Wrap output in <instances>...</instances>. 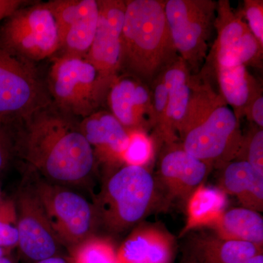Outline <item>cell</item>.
<instances>
[{
    "mask_svg": "<svg viewBox=\"0 0 263 263\" xmlns=\"http://www.w3.org/2000/svg\"><path fill=\"white\" fill-rule=\"evenodd\" d=\"M20 122L14 150L34 174L67 187L89 180L96 161L72 116L47 105Z\"/></svg>",
    "mask_w": 263,
    "mask_h": 263,
    "instance_id": "cell-1",
    "label": "cell"
},
{
    "mask_svg": "<svg viewBox=\"0 0 263 263\" xmlns=\"http://www.w3.org/2000/svg\"><path fill=\"white\" fill-rule=\"evenodd\" d=\"M243 136L239 119L219 92L194 76L191 101L179 133L183 149L212 169L222 168L236 158Z\"/></svg>",
    "mask_w": 263,
    "mask_h": 263,
    "instance_id": "cell-2",
    "label": "cell"
},
{
    "mask_svg": "<svg viewBox=\"0 0 263 263\" xmlns=\"http://www.w3.org/2000/svg\"><path fill=\"white\" fill-rule=\"evenodd\" d=\"M122 34L120 72L146 84L179 57L164 13V1L127 0Z\"/></svg>",
    "mask_w": 263,
    "mask_h": 263,
    "instance_id": "cell-3",
    "label": "cell"
},
{
    "mask_svg": "<svg viewBox=\"0 0 263 263\" xmlns=\"http://www.w3.org/2000/svg\"><path fill=\"white\" fill-rule=\"evenodd\" d=\"M110 172L92 205L97 224L119 234L149 214L158 201V190L146 167L124 164Z\"/></svg>",
    "mask_w": 263,
    "mask_h": 263,
    "instance_id": "cell-4",
    "label": "cell"
},
{
    "mask_svg": "<svg viewBox=\"0 0 263 263\" xmlns=\"http://www.w3.org/2000/svg\"><path fill=\"white\" fill-rule=\"evenodd\" d=\"M31 185L60 243L72 249L94 235L97 226L94 208L84 197L37 175Z\"/></svg>",
    "mask_w": 263,
    "mask_h": 263,
    "instance_id": "cell-5",
    "label": "cell"
},
{
    "mask_svg": "<svg viewBox=\"0 0 263 263\" xmlns=\"http://www.w3.org/2000/svg\"><path fill=\"white\" fill-rule=\"evenodd\" d=\"M217 2L167 0L164 13L178 55L190 71H197L207 58L209 41L216 18Z\"/></svg>",
    "mask_w": 263,
    "mask_h": 263,
    "instance_id": "cell-6",
    "label": "cell"
},
{
    "mask_svg": "<svg viewBox=\"0 0 263 263\" xmlns=\"http://www.w3.org/2000/svg\"><path fill=\"white\" fill-rule=\"evenodd\" d=\"M0 46L27 61H41L60 49L54 17L47 3L20 8L0 29Z\"/></svg>",
    "mask_w": 263,
    "mask_h": 263,
    "instance_id": "cell-7",
    "label": "cell"
},
{
    "mask_svg": "<svg viewBox=\"0 0 263 263\" xmlns=\"http://www.w3.org/2000/svg\"><path fill=\"white\" fill-rule=\"evenodd\" d=\"M98 27L85 60L98 73L96 95L99 105L107 98L110 85L120 73L122 34L126 3L98 0Z\"/></svg>",
    "mask_w": 263,
    "mask_h": 263,
    "instance_id": "cell-8",
    "label": "cell"
},
{
    "mask_svg": "<svg viewBox=\"0 0 263 263\" xmlns=\"http://www.w3.org/2000/svg\"><path fill=\"white\" fill-rule=\"evenodd\" d=\"M48 105L34 68L0 46V119L10 124Z\"/></svg>",
    "mask_w": 263,
    "mask_h": 263,
    "instance_id": "cell-9",
    "label": "cell"
},
{
    "mask_svg": "<svg viewBox=\"0 0 263 263\" xmlns=\"http://www.w3.org/2000/svg\"><path fill=\"white\" fill-rule=\"evenodd\" d=\"M98 73L85 59L61 56L51 66L50 90L57 107L72 117L85 118L94 113L99 104Z\"/></svg>",
    "mask_w": 263,
    "mask_h": 263,
    "instance_id": "cell-10",
    "label": "cell"
},
{
    "mask_svg": "<svg viewBox=\"0 0 263 263\" xmlns=\"http://www.w3.org/2000/svg\"><path fill=\"white\" fill-rule=\"evenodd\" d=\"M214 29L216 37L210 54L212 63L260 66L263 46L228 0L217 2Z\"/></svg>",
    "mask_w": 263,
    "mask_h": 263,
    "instance_id": "cell-11",
    "label": "cell"
},
{
    "mask_svg": "<svg viewBox=\"0 0 263 263\" xmlns=\"http://www.w3.org/2000/svg\"><path fill=\"white\" fill-rule=\"evenodd\" d=\"M15 210L22 253L36 262L54 257L60 243L32 185L19 192Z\"/></svg>",
    "mask_w": 263,
    "mask_h": 263,
    "instance_id": "cell-12",
    "label": "cell"
},
{
    "mask_svg": "<svg viewBox=\"0 0 263 263\" xmlns=\"http://www.w3.org/2000/svg\"><path fill=\"white\" fill-rule=\"evenodd\" d=\"M107 100L112 115L128 132H148L155 127L151 86L133 76L122 74L110 85Z\"/></svg>",
    "mask_w": 263,
    "mask_h": 263,
    "instance_id": "cell-13",
    "label": "cell"
},
{
    "mask_svg": "<svg viewBox=\"0 0 263 263\" xmlns=\"http://www.w3.org/2000/svg\"><path fill=\"white\" fill-rule=\"evenodd\" d=\"M159 160V176L171 200L187 202L212 168L183 149L181 143L164 145Z\"/></svg>",
    "mask_w": 263,
    "mask_h": 263,
    "instance_id": "cell-14",
    "label": "cell"
},
{
    "mask_svg": "<svg viewBox=\"0 0 263 263\" xmlns=\"http://www.w3.org/2000/svg\"><path fill=\"white\" fill-rule=\"evenodd\" d=\"M80 129L94 153L95 161L112 171L124 165L129 133L108 112L97 111L84 118Z\"/></svg>",
    "mask_w": 263,
    "mask_h": 263,
    "instance_id": "cell-15",
    "label": "cell"
},
{
    "mask_svg": "<svg viewBox=\"0 0 263 263\" xmlns=\"http://www.w3.org/2000/svg\"><path fill=\"white\" fill-rule=\"evenodd\" d=\"M175 238L167 230L155 224L136 228L117 252L119 263H170Z\"/></svg>",
    "mask_w": 263,
    "mask_h": 263,
    "instance_id": "cell-16",
    "label": "cell"
},
{
    "mask_svg": "<svg viewBox=\"0 0 263 263\" xmlns=\"http://www.w3.org/2000/svg\"><path fill=\"white\" fill-rule=\"evenodd\" d=\"M220 188L238 199L242 207L263 210V174L245 161L233 160L222 167Z\"/></svg>",
    "mask_w": 263,
    "mask_h": 263,
    "instance_id": "cell-17",
    "label": "cell"
},
{
    "mask_svg": "<svg viewBox=\"0 0 263 263\" xmlns=\"http://www.w3.org/2000/svg\"><path fill=\"white\" fill-rule=\"evenodd\" d=\"M219 86V94L238 119L245 112L261 86L249 73L247 67L238 64L212 63Z\"/></svg>",
    "mask_w": 263,
    "mask_h": 263,
    "instance_id": "cell-18",
    "label": "cell"
},
{
    "mask_svg": "<svg viewBox=\"0 0 263 263\" xmlns=\"http://www.w3.org/2000/svg\"><path fill=\"white\" fill-rule=\"evenodd\" d=\"M162 76L167 89L170 116L179 136L191 101L193 76L179 56L162 71Z\"/></svg>",
    "mask_w": 263,
    "mask_h": 263,
    "instance_id": "cell-19",
    "label": "cell"
},
{
    "mask_svg": "<svg viewBox=\"0 0 263 263\" xmlns=\"http://www.w3.org/2000/svg\"><path fill=\"white\" fill-rule=\"evenodd\" d=\"M209 228L221 239L262 246V216L251 209L241 207L226 211Z\"/></svg>",
    "mask_w": 263,
    "mask_h": 263,
    "instance_id": "cell-20",
    "label": "cell"
},
{
    "mask_svg": "<svg viewBox=\"0 0 263 263\" xmlns=\"http://www.w3.org/2000/svg\"><path fill=\"white\" fill-rule=\"evenodd\" d=\"M186 202V221L181 235L199 228H210L226 212L228 195L220 188L210 187L202 183Z\"/></svg>",
    "mask_w": 263,
    "mask_h": 263,
    "instance_id": "cell-21",
    "label": "cell"
},
{
    "mask_svg": "<svg viewBox=\"0 0 263 263\" xmlns=\"http://www.w3.org/2000/svg\"><path fill=\"white\" fill-rule=\"evenodd\" d=\"M99 7L96 0H84L80 14L71 25L62 41V56L85 59L96 33Z\"/></svg>",
    "mask_w": 263,
    "mask_h": 263,
    "instance_id": "cell-22",
    "label": "cell"
},
{
    "mask_svg": "<svg viewBox=\"0 0 263 263\" xmlns=\"http://www.w3.org/2000/svg\"><path fill=\"white\" fill-rule=\"evenodd\" d=\"M195 247L205 263H243L262 253V246L221 239L214 235L197 237Z\"/></svg>",
    "mask_w": 263,
    "mask_h": 263,
    "instance_id": "cell-23",
    "label": "cell"
},
{
    "mask_svg": "<svg viewBox=\"0 0 263 263\" xmlns=\"http://www.w3.org/2000/svg\"><path fill=\"white\" fill-rule=\"evenodd\" d=\"M155 112V127L156 138L164 145L178 143L179 136L175 130L168 107L167 89L162 79V72L151 84Z\"/></svg>",
    "mask_w": 263,
    "mask_h": 263,
    "instance_id": "cell-24",
    "label": "cell"
},
{
    "mask_svg": "<svg viewBox=\"0 0 263 263\" xmlns=\"http://www.w3.org/2000/svg\"><path fill=\"white\" fill-rule=\"evenodd\" d=\"M72 250L75 263H119L113 245L105 238L93 235Z\"/></svg>",
    "mask_w": 263,
    "mask_h": 263,
    "instance_id": "cell-25",
    "label": "cell"
},
{
    "mask_svg": "<svg viewBox=\"0 0 263 263\" xmlns=\"http://www.w3.org/2000/svg\"><path fill=\"white\" fill-rule=\"evenodd\" d=\"M128 133L129 143L124 155V165L146 167L155 156V141L146 132L133 130Z\"/></svg>",
    "mask_w": 263,
    "mask_h": 263,
    "instance_id": "cell-26",
    "label": "cell"
},
{
    "mask_svg": "<svg viewBox=\"0 0 263 263\" xmlns=\"http://www.w3.org/2000/svg\"><path fill=\"white\" fill-rule=\"evenodd\" d=\"M250 130L243 136L239 151L235 160L248 162L263 174L262 128L252 124Z\"/></svg>",
    "mask_w": 263,
    "mask_h": 263,
    "instance_id": "cell-27",
    "label": "cell"
},
{
    "mask_svg": "<svg viewBox=\"0 0 263 263\" xmlns=\"http://www.w3.org/2000/svg\"><path fill=\"white\" fill-rule=\"evenodd\" d=\"M46 3L56 21L60 48L71 25L80 14L84 0H53Z\"/></svg>",
    "mask_w": 263,
    "mask_h": 263,
    "instance_id": "cell-28",
    "label": "cell"
},
{
    "mask_svg": "<svg viewBox=\"0 0 263 263\" xmlns=\"http://www.w3.org/2000/svg\"><path fill=\"white\" fill-rule=\"evenodd\" d=\"M16 210L14 204L0 209V247L4 249L18 245Z\"/></svg>",
    "mask_w": 263,
    "mask_h": 263,
    "instance_id": "cell-29",
    "label": "cell"
},
{
    "mask_svg": "<svg viewBox=\"0 0 263 263\" xmlns=\"http://www.w3.org/2000/svg\"><path fill=\"white\" fill-rule=\"evenodd\" d=\"M243 13L251 32L263 46L262 0H245Z\"/></svg>",
    "mask_w": 263,
    "mask_h": 263,
    "instance_id": "cell-30",
    "label": "cell"
},
{
    "mask_svg": "<svg viewBox=\"0 0 263 263\" xmlns=\"http://www.w3.org/2000/svg\"><path fill=\"white\" fill-rule=\"evenodd\" d=\"M14 150V141L9 124L0 119V171L6 167Z\"/></svg>",
    "mask_w": 263,
    "mask_h": 263,
    "instance_id": "cell-31",
    "label": "cell"
},
{
    "mask_svg": "<svg viewBox=\"0 0 263 263\" xmlns=\"http://www.w3.org/2000/svg\"><path fill=\"white\" fill-rule=\"evenodd\" d=\"M245 117L252 124L263 128V95L262 89L257 91L249 103L245 112Z\"/></svg>",
    "mask_w": 263,
    "mask_h": 263,
    "instance_id": "cell-32",
    "label": "cell"
},
{
    "mask_svg": "<svg viewBox=\"0 0 263 263\" xmlns=\"http://www.w3.org/2000/svg\"><path fill=\"white\" fill-rule=\"evenodd\" d=\"M24 3L26 2L21 0H0V21L8 18Z\"/></svg>",
    "mask_w": 263,
    "mask_h": 263,
    "instance_id": "cell-33",
    "label": "cell"
},
{
    "mask_svg": "<svg viewBox=\"0 0 263 263\" xmlns=\"http://www.w3.org/2000/svg\"><path fill=\"white\" fill-rule=\"evenodd\" d=\"M36 263H67V260L60 257H51L49 258L43 259V260L38 261Z\"/></svg>",
    "mask_w": 263,
    "mask_h": 263,
    "instance_id": "cell-34",
    "label": "cell"
},
{
    "mask_svg": "<svg viewBox=\"0 0 263 263\" xmlns=\"http://www.w3.org/2000/svg\"><path fill=\"white\" fill-rule=\"evenodd\" d=\"M243 263H263L262 253L257 254Z\"/></svg>",
    "mask_w": 263,
    "mask_h": 263,
    "instance_id": "cell-35",
    "label": "cell"
},
{
    "mask_svg": "<svg viewBox=\"0 0 263 263\" xmlns=\"http://www.w3.org/2000/svg\"><path fill=\"white\" fill-rule=\"evenodd\" d=\"M0 263H14L12 259L8 258V257H0Z\"/></svg>",
    "mask_w": 263,
    "mask_h": 263,
    "instance_id": "cell-36",
    "label": "cell"
},
{
    "mask_svg": "<svg viewBox=\"0 0 263 263\" xmlns=\"http://www.w3.org/2000/svg\"><path fill=\"white\" fill-rule=\"evenodd\" d=\"M4 256H5L4 249H3V248H1V247H0V257H4Z\"/></svg>",
    "mask_w": 263,
    "mask_h": 263,
    "instance_id": "cell-37",
    "label": "cell"
}]
</instances>
